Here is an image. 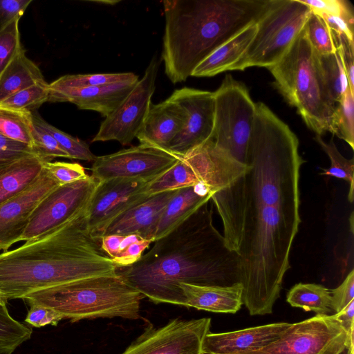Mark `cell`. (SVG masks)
<instances>
[{"label":"cell","mask_w":354,"mask_h":354,"mask_svg":"<svg viewBox=\"0 0 354 354\" xmlns=\"http://www.w3.org/2000/svg\"><path fill=\"white\" fill-rule=\"evenodd\" d=\"M209 201L154 241L151 250L117 273L145 297L185 306L179 285L230 286L239 283V258L213 224Z\"/></svg>","instance_id":"obj_2"},{"label":"cell","mask_w":354,"mask_h":354,"mask_svg":"<svg viewBox=\"0 0 354 354\" xmlns=\"http://www.w3.org/2000/svg\"><path fill=\"white\" fill-rule=\"evenodd\" d=\"M136 83H115L81 89L49 88L48 102H71L80 109L97 111L106 118L118 108Z\"/></svg>","instance_id":"obj_20"},{"label":"cell","mask_w":354,"mask_h":354,"mask_svg":"<svg viewBox=\"0 0 354 354\" xmlns=\"http://www.w3.org/2000/svg\"><path fill=\"white\" fill-rule=\"evenodd\" d=\"M145 297L117 273L86 278L29 293L22 299L30 306L50 308L63 319L122 317L137 319Z\"/></svg>","instance_id":"obj_5"},{"label":"cell","mask_w":354,"mask_h":354,"mask_svg":"<svg viewBox=\"0 0 354 354\" xmlns=\"http://www.w3.org/2000/svg\"><path fill=\"white\" fill-rule=\"evenodd\" d=\"M44 167L60 185L71 183L89 176L84 167L76 162H45Z\"/></svg>","instance_id":"obj_40"},{"label":"cell","mask_w":354,"mask_h":354,"mask_svg":"<svg viewBox=\"0 0 354 354\" xmlns=\"http://www.w3.org/2000/svg\"><path fill=\"white\" fill-rule=\"evenodd\" d=\"M317 57L328 91L335 102L337 103L350 89L339 53L337 50L334 53L317 55Z\"/></svg>","instance_id":"obj_31"},{"label":"cell","mask_w":354,"mask_h":354,"mask_svg":"<svg viewBox=\"0 0 354 354\" xmlns=\"http://www.w3.org/2000/svg\"><path fill=\"white\" fill-rule=\"evenodd\" d=\"M332 115L330 131L354 149V93L348 89L337 102Z\"/></svg>","instance_id":"obj_34"},{"label":"cell","mask_w":354,"mask_h":354,"mask_svg":"<svg viewBox=\"0 0 354 354\" xmlns=\"http://www.w3.org/2000/svg\"><path fill=\"white\" fill-rule=\"evenodd\" d=\"M97 182L89 176L85 179L55 187L32 212L20 241L34 239L84 211Z\"/></svg>","instance_id":"obj_12"},{"label":"cell","mask_w":354,"mask_h":354,"mask_svg":"<svg viewBox=\"0 0 354 354\" xmlns=\"http://www.w3.org/2000/svg\"><path fill=\"white\" fill-rule=\"evenodd\" d=\"M334 315L348 332L354 330V300Z\"/></svg>","instance_id":"obj_48"},{"label":"cell","mask_w":354,"mask_h":354,"mask_svg":"<svg viewBox=\"0 0 354 354\" xmlns=\"http://www.w3.org/2000/svg\"><path fill=\"white\" fill-rule=\"evenodd\" d=\"M185 306L213 313L234 314L243 305L241 283L230 286H198L180 283Z\"/></svg>","instance_id":"obj_22"},{"label":"cell","mask_w":354,"mask_h":354,"mask_svg":"<svg viewBox=\"0 0 354 354\" xmlns=\"http://www.w3.org/2000/svg\"><path fill=\"white\" fill-rule=\"evenodd\" d=\"M213 93L214 119L210 138L217 148L245 165L256 103L246 86L230 74Z\"/></svg>","instance_id":"obj_9"},{"label":"cell","mask_w":354,"mask_h":354,"mask_svg":"<svg viewBox=\"0 0 354 354\" xmlns=\"http://www.w3.org/2000/svg\"><path fill=\"white\" fill-rule=\"evenodd\" d=\"M104 252L118 268L131 266L138 261L151 241L137 235H109L100 238Z\"/></svg>","instance_id":"obj_27"},{"label":"cell","mask_w":354,"mask_h":354,"mask_svg":"<svg viewBox=\"0 0 354 354\" xmlns=\"http://www.w3.org/2000/svg\"><path fill=\"white\" fill-rule=\"evenodd\" d=\"M247 165L217 148L211 138L179 156L177 162L149 185V196L201 184L214 194L244 174Z\"/></svg>","instance_id":"obj_8"},{"label":"cell","mask_w":354,"mask_h":354,"mask_svg":"<svg viewBox=\"0 0 354 354\" xmlns=\"http://www.w3.org/2000/svg\"><path fill=\"white\" fill-rule=\"evenodd\" d=\"M49 83L46 80L22 89L0 101V106L32 113L48 102Z\"/></svg>","instance_id":"obj_36"},{"label":"cell","mask_w":354,"mask_h":354,"mask_svg":"<svg viewBox=\"0 0 354 354\" xmlns=\"http://www.w3.org/2000/svg\"><path fill=\"white\" fill-rule=\"evenodd\" d=\"M151 182L125 178L98 181L86 212L90 233L100 239L110 222L148 197L146 190Z\"/></svg>","instance_id":"obj_15"},{"label":"cell","mask_w":354,"mask_h":354,"mask_svg":"<svg viewBox=\"0 0 354 354\" xmlns=\"http://www.w3.org/2000/svg\"><path fill=\"white\" fill-rule=\"evenodd\" d=\"M270 0L163 1L162 57L173 84L185 81L216 48L257 22Z\"/></svg>","instance_id":"obj_4"},{"label":"cell","mask_w":354,"mask_h":354,"mask_svg":"<svg viewBox=\"0 0 354 354\" xmlns=\"http://www.w3.org/2000/svg\"><path fill=\"white\" fill-rule=\"evenodd\" d=\"M86 209L63 224L0 253V297L22 299L43 288L117 274L100 239L89 232Z\"/></svg>","instance_id":"obj_3"},{"label":"cell","mask_w":354,"mask_h":354,"mask_svg":"<svg viewBox=\"0 0 354 354\" xmlns=\"http://www.w3.org/2000/svg\"><path fill=\"white\" fill-rule=\"evenodd\" d=\"M44 162L32 153L0 168V204L33 183L42 171Z\"/></svg>","instance_id":"obj_25"},{"label":"cell","mask_w":354,"mask_h":354,"mask_svg":"<svg viewBox=\"0 0 354 354\" xmlns=\"http://www.w3.org/2000/svg\"><path fill=\"white\" fill-rule=\"evenodd\" d=\"M32 122L49 133L68 153L70 159L94 161L96 156L87 143L58 129L44 120L36 111L32 113Z\"/></svg>","instance_id":"obj_35"},{"label":"cell","mask_w":354,"mask_h":354,"mask_svg":"<svg viewBox=\"0 0 354 354\" xmlns=\"http://www.w3.org/2000/svg\"><path fill=\"white\" fill-rule=\"evenodd\" d=\"M177 189L151 195L115 218L102 232L109 235H137L154 242L161 215Z\"/></svg>","instance_id":"obj_18"},{"label":"cell","mask_w":354,"mask_h":354,"mask_svg":"<svg viewBox=\"0 0 354 354\" xmlns=\"http://www.w3.org/2000/svg\"><path fill=\"white\" fill-rule=\"evenodd\" d=\"M178 159L179 156L168 151L140 144L113 153L96 156L91 176L97 181L113 178L153 181Z\"/></svg>","instance_id":"obj_13"},{"label":"cell","mask_w":354,"mask_h":354,"mask_svg":"<svg viewBox=\"0 0 354 354\" xmlns=\"http://www.w3.org/2000/svg\"><path fill=\"white\" fill-rule=\"evenodd\" d=\"M314 138L330 160V166L328 169L322 168L323 171L320 174L337 178L348 182L350 185L348 199L350 203H352L354 196L353 158L347 159L344 157L338 151L333 139H330L328 142H326L322 138V136L316 135Z\"/></svg>","instance_id":"obj_32"},{"label":"cell","mask_w":354,"mask_h":354,"mask_svg":"<svg viewBox=\"0 0 354 354\" xmlns=\"http://www.w3.org/2000/svg\"><path fill=\"white\" fill-rule=\"evenodd\" d=\"M169 98L185 111L186 121L182 131L170 142L168 151L183 156L212 135L214 93L183 87L174 91Z\"/></svg>","instance_id":"obj_16"},{"label":"cell","mask_w":354,"mask_h":354,"mask_svg":"<svg viewBox=\"0 0 354 354\" xmlns=\"http://www.w3.org/2000/svg\"><path fill=\"white\" fill-rule=\"evenodd\" d=\"M330 30L333 32L343 34L353 40L354 10L339 16L321 15Z\"/></svg>","instance_id":"obj_47"},{"label":"cell","mask_w":354,"mask_h":354,"mask_svg":"<svg viewBox=\"0 0 354 354\" xmlns=\"http://www.w3.org/2000/svg\"><path fill=\"white\" fill-rule=\"evenodd\" d=\"M290 325L277 322L230 332H209L203 339L202 353L239 354L255 351L279 339Z\"/></svg>","instance_id":"obj_19"},{"label":"cell","mask_w":354,"mask_h":354,"mask_svg":"<svg viewBox=\"0 0 354 354\" xmlns=\"http://www.w3.org/2000/svg\"><path fill=\"white\" fill-rule=\"evenodd\" d=\"M6 301H5L4 299H3L1 297H0V305H6Z\"/></svg>","instance_id":"obj_49"},{"label":"cell","mask_w":354,"mask_h":354,"mask_svg":"<svg viewBox=\"0 0 354 354\" xmlns=\"http://www.w3.org/2000/svg\"><path fill=\"white\" fill-rule=\"evenodd\" d=\"M32 0H0V31L14 19H21Z\"/></svg>","instance_id":"obj_46"},{"label":"cell","mask_w":354,"mask_h":354,"mask_svg":"<svg viewBox=\"0 0 354 354\" xmlns=\"http://www.w3.org/2000/svg\"><path fill=\"white\" fill-rule=\"evenodd\" d=\"M32 329L14 319L6 305H0V354H11L30 338Z\"/></svg>","instance_id":"obj_33"},{"label":"cell","mask_w":354,"mask_h":354,"mask_svg":"<svg viewBox=\"0 0 354 354\" xmlns=\"http://www.w3.org/2000/svg\"><path fill=\"white\" fill-rule=\"evenodd\" d=\"M60 185L44 168L26 189L0 204V250L6 252L20 239L38 203Z\"/></svg>","instance_id":"obj_17"},{"label":"cell","mask_w":354,"mask_h":354,"mask_svg":"<svg viewBox=\"0 0 354 354\" xmlns=\"http://www.w3.org/2000/svg\"><path fill=\"white\" fill-rule=\"evenodd\" d=\"M31 136L35 153L45 162H50L58 157L70 159L68 153L59 146L53 136L33 122Z\"/></svg>","instance_id":"obj_38"},{"label":"cell","mask_w":354,"mask_h":354,"mask_svg":"<svg viewBox=\"0 0 354 354\" xmlns=\"http://www.w3.org/2000/svg\"><path fill=\"white\" fill-rule=\"evenodd\" d=\"M201 354H205V353H202Z\"/></svg>","instance_id":"obj_50"},{"label":"cell","mask_w":354,"mask_h":354,"mask_svg":"<svg viewBox=\"0 0 354 354\" xmlns=\"http://www.w3.org/2000/svg\"><path fill=\"white\" fill-rule=\"evenodd\" d=\"M306 5L313 13L319 16L326 15L339 16L353 10L352 4L346 0H299Z\"/></svg>","instance_id":"obj_43"},{"label":"cell","mask_w":354,"mask_h":354,"mask_svg":"<svg viewBox=\"0 0 354 354\" xmlns=\"http://www.w3.org/2000/svg\"><path fill=\"white\" fill-rule=\"evenodd\" d=\"M304 30L312 48L317 55H323L336 52L332 32L322 17L311 12Z\"/></svg>","instance_id":"obj_37"},{"label":"cell","mask_w":354,"mask_h":354,"mask_svg":"<svg viewBox=\"0 0 354 354\" xmlns=\"http://www.w3.org/2000/svg\"><path fill=\"white\" fill-rule=\"evenodd\" d=\"M32 113L0 106V133L3 136L32 148Z\"/></svg>","instance_id":"obj_30"},{"label":"cell","mask_w":354,"mask_h":354,"mask_svg":"<svg viewBox=\"0 0 354 354\" xmlns=\"http://www.w3.org/2000/svg\"><path fill=\"white\" fill-rule=\"evenodd\" d=\"M213 194L201 184L177 189L161 215L154 241L181 224L201 205L210 201Z\"/></svg>","instance_id":"obj_23"},{"label":"cell","mask_w":354,"mask_h":354,"mask_svg":"<svg viewBox=\"0 0 354 354\" xmlns=\"http://www.w3.org/2000/svg\"><path fill=\"white\" fill-rule=\"evenodd\" d=\"M210 318H176L158 328H148L122 354H201Z\"/></svg>","instance_id":"obj_14"},{"label":"cell","mask_w":354,"mask_h":354,"mask_svg":"<svg viewBox=\"0 0 354 354\" xmlns=\"http://www.w3.org/2000/svg\"><path fill=\"white\" fill-rule=\"evenodd\" d=\"M353 332L333 315H316L291 324L279 339L239 354H353Z\"/></svg>","instance_id":"obj_10"},{"label":"cell","mask_w":354,"mask_h":354,"mask_svg":"<svg viewBox=\"0 0 354 354\" xmlns=\"http://www.w3.org/2000/svg\"><path fill=\"white\" fill-rule=\"evenodd\" d=\"M19 18L8 24L0 31V73L21 48Z\"/></svg>","instance_id":"obj_39"},{"label":"cell","mask_w":354,"mask_h":354,"mask_svg":"<svg viewBox=\"0 0 354 354\" xmlns=\"http://www.w3.org/2000/svg\"><path fill=\"white\" fill-rule=\"evenodd\" d=\"M286 301L292 307L317 315H333L330 290L316 283H299L288 291Z\"/></svg>","instance_id":"obj_28"},{"label":"cell","mask_w":354,"mask_h":354,"mask_svg":"<svg viewBox=\"0 0 354 354\" xmlns=\"http://www.w3.org/2000/svg\"><path fill=\"white\" fill-rule=\"evenodd\" d=\"M160 62L150 61L145 74L118 108L105 118L92 142L116 140L122 145L136 138L151 105Z\"/></svg>","instance_id":"obj_11"},{"label":"cell","mask_w":354,"mask_h":354,"mask_svg":"<svg viewBox=\"0 0 354 354\" xmlns=\"http://www.w3.org/2000/svg\"><path fill=\"white\" fill-rule=\"evenodd\" d=\"M331 308L333 314L339 313L351 301L354 300V270L346 276L336 288L330 290Z\"/></svg>","instance_id":"obj_44"},{"label":"cell","mask_w":354,"mask_h":354,"mask_svg":"<svg viewBox=\"0 0 354 354\" xmlns=\"http://www.w3.org/2000/svg\"><path fill=\"white\" fill-rule=\"evenodd\" d=\"M133 73L66 75L49 83L51 89H81L100 85L138 82Z\"/></svg>","instance_id":"obj_29"},{"label":"cell","mask_w":354,"mask_h":354,"mask_svg":"<svg viewBox=\"0 0 354 354\" xmlns=\"http://www.w3.org/2000/svg\"><path fill=\"white\" fill-rule=\"evenodd\" d=\"M44 80L39 68L21 48L0 73V101Z\"/></svg>","instance_id":"obj_26"},{"label":"cell","mask_w":354,"mask_h":354,"mask_svg":"<svg viewBox=\"0 0 354 354\" xmlns=\"http://www.w3.org/2000/svg\"><path fill=\"white\" fill-rule=\"evenodd\" d=\"M257 26L253 23L225 42L200 63L192 72L193 77H212L229 71L245 53L252 41Z\"/></svg>","instance_id":"obj_24"},{"label":"cell","mask_w":354,"mask_h":354,"mask_svg":"<svg viewBox=\"0 0 354 354\" xmlns=\"http://www.w3.org/2000/svg\"><path fill=\"white\" fill-rule=\"evenodd\" d=\"M332 35L347 75L350 89L354 93V41L343 34L332 32Z\"/></svg>","instance_id":"obj_41"},{"label":"cell","mask_w":354,"mask_h":354,"mask_svg":"<svg viewBox=\"0 0 354 354\" xmlns=\"http://www.w3.org/2000/svg\"><path fill=\"white\" fill-rule=\"evenodd\" d=\"M25 322L30 325L41 328L46 325L56 326L63 317L50 308L39 305H30Z\"/></svg>","instance_id":"obj_45"},{"label":"cell","mask_w":354,"mask_h":354,"mask_svg":"<svg viewBox=\"0 0 354 354\" xmlns=\"http://www.w3.org/2000/svg\"><path fill=\"white\" fill-rule=\"evenodd\" d=\"M185 111L169 97L151 104L136 138L142 145L168 151L172 140L182 131Z\"/></svg>","instance_id":"obj_21"},{"label":"cell","mask_w":354,"mask_h":354,"mask_svg":"<svg viewBox=\"0 0 354 354\" xmlns=\"http://www.w3.org/2000/svg\"><path fill=\"white\" fill-rule=\"evenodd\" d=\"M299 140L264 103H256L247 169L211 197L227 248L239 258L242 300L250 315L272 313L290 268L300 223Z\"/></svg>","instance_id":"obj_1"},{"label":"cell","mask_w":354,"mask_h":354,"mask_svg":"<svg viewBox=\"0 0 354 354\" xmlns=\"http://www.w3.org/2000/svg\"><path fill=\"white\" fill-rule=\"evenodd\" d=\"M32 153L35 154L29 145L9 139L0 133V168Z\"/></svg>","instance_id":"obj_42"},{"label":"cell","mask_w":354,"mask_h":354,"mask_svg":"<svg viewBox=\"0 0 354 354\" xmlns=\"http://www.w3.org/2000/svg\"><path fill=\"white\" fill-rule=\"evenodd\" d=\"M311 11L299 0H270L257 22V32L243 55L229 71L270 67L288 51L303 29Z\"/></svg>","instance_id":"obj_7"},{"label":"cell","mask_w":354,"mask_h":354,"mask_svg":"<svg viewBox=\"0 0 354 354\" xmlns=\"http://www.w3.org/2000/svg\"><path fill=\"white\" fill-rule=\"evenodd\" d=\"M268 69L276 88L306 126L319 136L329 131L336 103L304 28L282 58Z\"/></svg>","instance_id":"obj_6"}]
</instances>
